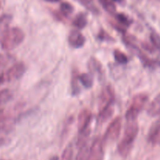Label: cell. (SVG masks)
<instances>
[{
	"mask_svg": "<svg viewBox=\"0 0 160 160\" xmlns=\"http://www.w3.org/2000/svg\"><path fill=\"white\" fill-rule=\"evenodd\" d=\"M139 132L138 123L136 121L128 122L125 127L124 134L118 145V152L123 157H126L132 149L133 145Z\"/></svg>",
	"mask_w": 160,
	"mask_h": 160,
	"instance_id": "6da1fadb",
	"label": "cell"
},
{
	"mask_svg": "<svg viewBox=\"0 0 160 160\" xmlns=\"http://www.w3.org/2000/svg\"><path fill=\"white\" fill-rule=\"evenodd\" d=\"M114 112V104L110 105L104 109L98 111V122L99 123H103L107 121L112 117Z\"/></svg>",
	"mask_w": 160,
	"mask_h": 160,
	"instance_id": "7c38bea8",
	"label": "cell"
},
{
	"mask_svg": "<svg viewBox=\"0 0 160 160\" xmlns=\"http://www.w3.org/2000/svg\"><path fill=\"white\" fill-rule=\"evenodd\" d=\"M9 143V140L7 138H0V148L5 146L6 145Z\"/></svg>",
	"mask_w": 160,
	"mask_h": 160,
	"instance_id": "83f0119b",
	"label": "cell"
},
{
	"mask_svg": "<svg viewBox=\"0 0 160 160\" xmlns=\"http://www.w3.org/2000/svg\"><path fill=\"white\" fill-rule=\"evenodd\" d=\"M12 20V16L9 14H3L0 17V39L4 35L5 33L10 28L9 25Z\"/></svg>",
	"mask_w": 160,
	"mask_h": 160,
	"instance_id": "5bb4252c",
	"label": "cell"
},
{
	"mask_svg": "<svg viewBox=\"0 0 160 160\" xmlns=\"http://www.w3.org/2000/svg\"><path fill=\"white\" fill-rule=\"evenodd\" d=\"M89 152H90V147L88 146V143L80 147L76 160H88Z\"/></svg>",
	"mask_w": 160,
	"mask_h": 160,
	"instance_id": "d6986e66",
	"label": "cell"
},
{
	"mask_svg": "<svg viewBox=\"0 0 160 160\" xmlns=\"http://www.w3.org/2000/svg\"><path fill=\"white\" fill-rule=\"evenodd\" d=\"M92 117V112L89 109H85L81 111L78 118V132H81V131H85L88 128H89Z\"/></svg>",
	"mask_w": 160,
	"mask_h": 160,
	"instance_id": "9c48e42d",
	"label": "cell"
},
{
	"mask_svg": "<svg viewBox=\"0 0 160 160\" xmlns=\"http://www.w3.org/2000/svg\"><path fill=\"white\" fill-rule=\"evenodd\" d=\"M79 75H78V73L74 71L72 75V81H71V89H72V94L73 95H77L80 93L79 84Z\"/></svg>",
	"mask_w": 160,
	"mask_h": 160,
	"instance_id": "ffe728a7",
	"label": "cell"
},
{
	"mask_svg": "<svg viewBox=\"0 0 160 160\" xmlns=\"http://www.w3.org/2000/svg\"><path fill=\"white\" fill-rule=\"evenodd\" d=\"M26 71V67L23 62H17L3 72L6 82L17 81L21 78Z\"/></svg>",
	"mask_w": 160,
	"mask_h": 160,
	"instance_id": "5b68a950",
	"label": "cell"
},
{
	"mask_svg": "<svg viewBox=\"0 0 160 160\" xmlns=\"http://www.w3.org/2000/svg\"><path fill=\"white\" fill-rule=\"evenodd\" d=\"M46 1L50 2H59L60 0H46Z\"/></svg>",
	"mask_w": 160,
	"mask_h": 160,
	"instance_id": "f1b7e54d",
	"label": "cell"
},
{
	"mask_svg": "<svg viewBox=\"0 0 160 160\" xmlns=\"http://www.w3.org/2000/svg\"><path fill=\"white\" fill-rule=\"evenodd\" d=\"M116 19H117V21L118 23V24H120V26H122L124 28L129 27L131 24V23H132V20L128 16L123 13L116 14Z\"/></svg>",
	"mask_w": 160,
	"mask_h": 160,
	"instance_id": "44dd1931",
	"label": "cell"
},
{
	"mask_svg": "<svg viewBox=\"0 0 160 160\" xmlns=\"http://www.w3.org/2000/svg\"><path fill=\"white\" fill-rule=\"evenodd\" d=\"M80 83L86 88H91L93 86L94 80L93 77L91 73H83L79 75Z\"/></svg>",
	"mask_w": 160,
	"mask_h": 160,
	"instance_id": "e0dca14e",
	"label": "cell"
},
{
	"mask_svg": "<svg viewBox=\"0 0 160 160\" xmlns=\"http://www.w3.org/2000/svg\"><path fill=\"white\" fill-rule=\"evenodd\" d=\"M88 68L92 76H96L98 79H102L104 77L102 65L95 57H91L88 62Z\"/></svg>",
	"mask_w": 160,
	"mask_h": 160,
	"instance_id": "30bf717a",
	"label": "cell"
},
{
	"mask_svg": "<svg viewBox=\"0 0 160 160\" xmlns=\"http://www.w3.org/2000/svg\"><path fill=\"white\" fill-rule=\"evenodd\" d=\"M99 2L103 9L111 15L117 14V6L112 0H99Z\"/></svg>",
	"mask_w": 160,
	"mask_h": 160,
	"instance_id": "ac0fdd59",
	"label": "cell"
},
{
	"mask_svg": "<svg viewBox=\"0 0 160 160\" xmlns=\"http://www.w3.org/2000/svg\"><path fill=\"white\" fill-rule=\"evenodd\" d=\"M15 122L12 119L0 117V133H8L12 129Z\"/></svg>",
	"mask_w": 160,
	"mask_h": 160,
	"instance_id": "2e32d148",
	"label": "cell"
},
{
	"mask_svg": "<svg viewBox=\"0 0 160 160\" xmlns=\"http://www.w3.org/2000/svg\"><path fill=\"white\" fill-rule=\"evenodd\" d=\"M122 129V119L120 117H116L112 120L106 129L102 140L104 144L112 143L118 139Z\"/></svg>",
	"mask_w": 160,
	"mask_h": 160,
	"instance_id": "277c9868",
	"label": "cell"
},
{
	"mask_svg": "<svg viewBox=\"0 0 160 160\" xmlns=\"http://www.w3.org/2000/svg\"><path fill=\"white\" fill-rule=\"evenodd\" d=\"M150 40L153 46L160 51V35L157 32L152 31L150 33Z\"/></svg>",
	"mask_w": 160,
	"mask_h": 160,
	"instance_id": "d4e9b609",
	"label": "cell"
},
{
	"mask_svg": "<svg viewBox=\"0 0 160 160\" xmlns=\"http://www.w3.org/2000/svg\"><path fill=\"white\" fill-rule=\"evenodd\" d=\"M147 113L150 117L160 116V94H159L150 103L147 109Z\"/></svg>",
	"mask_w": 160,
	"mask_h": 160,
	"instance_id": "4fadbf2b",
	"label": "cell"
},
{
	"mask_svg": "<svg viewBox=\"0 0 160 160\" xmlns=\"http://www.w3.org/2000/svg\"><path fill=\"white\" fill-rule=\"evenodd\" d=\"M85 37L78 30H73L70 32L68 36V43L72 48H80L85 44Z\"/></svg>",
	"mask_w": 160,
	"mask_h": 160,
	"instance_id": "ba28073f",
	"label": "cell"
},
{
	"mask_svg": "<svg viewBox=\"0 0 160 160\" xmlns=\"http://www.w3.org/2000/svg\"><path fill=\"white\" fill-rule=\"evenodd\" d=\"M114 59L118 63L120 64H126L128 62V57L120 50L116 49L113 52Z\"/></svg>",
	"mask_w": 160,
	"mask_h": 160,
	"instance_id": "603a6c76",
	"label": "cell"
},
{
	"mask_svg": "<svg viewBox=\"0 0 160 160\" xmlns=\"http://www.w3.org/2000/svg\"><path fill=\"white\" fill-rule=\"evenodd\" d=\"M3 116V110L2 109H0V117Z\"/></svg>",
	"mask_w": 160,
	"mask_h": 160,
	"instance_id": "4dcf8cb0",
	"label": "cell"
},
{
	"mask_svg": "<svg viewBox=\"0 0 160 160\" xmlns=\"http://www.w3.org/2000/svg\"><path fill=\"white\" fill-rule=\"evenodd\" d=\"M98 38L101 39V40H103V41H105V40H106V41L112 40V38H111L110 36H109V34H107V33L104 32L103 31H101V32L98 34Z\"/></svg>",
	"mask_w": 160,
	"mask_h": 160,
	"instance_id": "4316f807",
	"label": "cell"
},
{
	"mask_svg": "<svg viewBox=\"0 0 160 160\" xmlns=\"http://www.w3.org/2000/svg\"><path fill=\"white\" fill-rule=\"evenodd\" d=\"M148 101V95L145 93H138L132 98L131 105L125 113L127 122L136 121Z\"/></svg>",
	"mask_w": 160,
	"mask_h": 160,
	"instance_id": "3957f363",
	"label": "cell"
},
{
	"mask_svg": "<svg viewBox=\"0 0 160 160\" xmlns=\"http://www.w3.org/2000/svg\"><path fill=\"white\" fill-rule=\"evenodd\" d=\"M80 2H82V4L84 5V6H85V7L87 8L88 10H90L92 12H93V13H95V14L99 13V11H98V8H97L96 6L93 4V3L91 2L90 1H88V0H80Z\"/></svg>",
	"mask_w": 160,
	"mask_h": 160,
	"instance_id": "484cf974",
	"label": "cell"
},
{
	"mask_svg": "<svg viewBox=\"0 0 160 160\" xmlns=\"http://www.w3.org/2000/svg\"><path fill=\"white\" fill-rule=\"evenodd\" d=\"M0 160H4V159H0Z\"/></svg>",
	"mask_w": 160,
	"mask_h": 160,
	"instance_id": "d6a6232c",
	"label": "cell"
},
{
	"mask_svg": "<svg viewBox=\"0 0 160 160\" xmlns=\"http://www.w3.org/2000/svg\"><path fill=\"white\" fill-rule=\"evenodd\" d=\"M148 141L152 145L160 144V117L150 128L148 134Z\"/></svg>",
	"mask_w": 160,
	"mask_h": 160,
	"instance_id": "8fae6325",
	"label": "cell"
},
{
	"mask_svg": "<svg viewBox=\"0 0 160 160\" xmlns=\"http://www.w3.org/2000/svg\"><path fill=\"white\" fill-rule=\"evenodd\" d=\"M73 9H73V6H72L70 3L64 2H62L60 4L61 12H62L64 16H66V17H68L70 14L73 13Z\"/></svg>",
	"mask_w": 160,
	"mask_h": 160,
	"instance_id": "cb8c5ba5",
	"label": "cell"
},
{
	"mask_svg": "<svg viewBox=\"0 0 160 160\" xmlns=\"http://www.w3.org/2000/svg\"><path fill=\"white\" fill-rule=\"evenodd\" d=\"M50 160H59V158H58V156H54V157L52 158Z\"/></svg>",
	"mask_w": 160,
	"mask_h": 160,
	"instance_id": "f546056e",
	"label": "cell"
},
{
	"mask_svg": "<svg viewBox=\"0 0 160 160\" xmlns=\"http://www.w3.org/2000/svg\"><path fill=\"white\" fill-rule=\"evenodd\" d=\"M112 1H114V2H121L123 1V0H112Z\"/></svg>",
	"mask_w": 160,
	"mask_h": 160,
	"instance_id": "1f68e13d",
	"label": "cell"
},
{
	"mask_svg": "<svg viewBox=\"0 0 160 160\" xmlns=\"http://www.w3.org/2000/svg\"><path fill=\"white\" fill-rule=\"evenodd\" d=\"M12 92L8 89H3V90L0 91V109H1L2 106L9 102L12 99Z\"/></svg>",
	"mask_w": 160,
	"mask_h": 160,
	"instance_id": "7402d4cb",
	"label": "cell"
},
{
	"mask_svg": "<svg viewBox=\"0 0 160 160\" xmlns=\"http://www.w3.org/2000/svg\"><path fill=\"white\" fill-rule=\"evenodd\" d=\"M115 102V92L112 86L107 85L102 89L99 96V107L98 111L110 105L114 104Z\"/></svg>",
	"mask_w": 160,
	"mask_h": 160,
	"instance_id": "8992f818",
	"label": "cell"
},
{
	"mask_svg": "<svg viewBox=\"0 0 160 160\" xmlns=\"http://www.w3.org/2000/svg\"><path fill=\"white\" fill-rule=\"evenodd\" d=\"M88 24L87 16L84 12H79L75 16L73 20V25L78 30H81L85 28Z\"/></svg>",
	"mask_w": 160,
	"mask_h": 160,
	"instance_id": "9a60e30c",
	"label": "cell"
},
{
	"mask_svg": "<svg viewBox=\"0 0 160 160\" xmlns=\"http://www.w3.org/2000/svg\"><path fill=\"white\" fill-rule=\"evenodd\" d=\"M24 33L19 28H10L0 39V46L5 51L17 48L24 40Z\"/></svg>",
	"mask_w": 160,
	"mask_h": 160,
	"instance_id": "7a4b0ae2",
	"label": "cell"
},
{
	"mask_svg": "<svg viewBox=\"0 0 160 160\" xmlns=\"http://www.w3.org/2000/svg\"><path fill=\"white\" fill-rule=\"evenodd\" d=\"M104 142L102 138H96L90 146L88 160H103L104 158Z\"/></svg>",
	"mask_w": 160,
	"mask_h": 160,
	"instance_id": "52a82bcc",
	"label": "cell"
}]
</instances>
